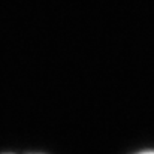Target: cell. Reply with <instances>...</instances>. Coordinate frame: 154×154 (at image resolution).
<instances>
[{
    "instance_id": "obj_2",
    "label": "cell",
    "mask_w": 154,
    "mask_h": 154,
    "mask_svg": "<svg viewBox=\"0 0 154 154\" xmlns=\"http://www.w3.org/2000/svg\"><path fill=\"white\" fill-rule=\"evenodd\" d=\"M136 154H154V150H145V151H139Z\"/></svg>"
},
{
    "instance_id": "obj_1",
    "label": "cell",
    "mask_w": 154,
    "mask_h": 154,
    "mask_svg": "<svg viewBox=\"0 0 154 154\" xmlns=\"http://www.w3.org/2000/svg\"><path fill=\"white\" fill-rule=\"evenodd\" d=\"M2 154H50L45 151H30V153H2Z\"/></svg>"
}]
</instances>
